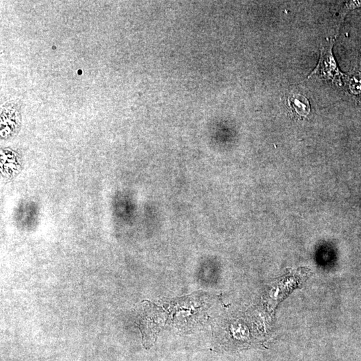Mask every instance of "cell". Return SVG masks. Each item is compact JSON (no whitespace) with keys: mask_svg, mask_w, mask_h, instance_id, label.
Returning <instances> with one entry per match:
<instances>
[{"mask_svg":"<svg viewBox=\"0 0 361 361\" xmlns=\"http://www.w3.org/2000/svg\"><path fill=\"white\" fill-rule=\"evenodd\" d=\"M333 41L331 39L327 40L321 49L319 64L309 78L313 75H317L325 78V80H331L335 83H341V78L343 74L339 70L333 56Z\"/></svg>","mask_w":361,"mask_h":361,"instance_id":"cell-1","label":"cell"},{"mask_svg":"<svg viewBox=\"0 0 361 361\" xmlns=\"http://www.w3.org/2000/svg\"><path fill=\"white\" fill-rule=\"evenodd\" d=\"M288 105L296 113L301 117H307L311 112L309 100L305 96L297 94L290 96L288 100Z\"/></svg>","mask_w":361,"mask_h":361,"instance_id":"cell-2","label":"cell"},{"mask_svg":"<svg viewBox=\"0 0 361 361\" xmlns=\"http://www.w3.org/2000/svg\"><path fill=\"white\" fill-rule=\"evenodd\" d=\"M349 9H355L361 7V1H350L346 3Z\"/></svg>","mask_w":361,"mask_h":361,"instance_id":"cell-3","label":"cell"}]
</instances>
